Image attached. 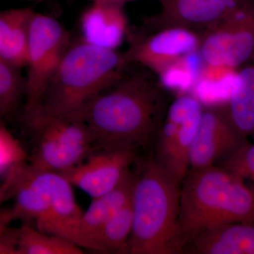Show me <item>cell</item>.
I'll use <instances>...</instances> for the list:
<instances>
[{"instance_id": "30", "label": "cell", "mask_w": 254, "mask_h": 254, "mask_svg": "<svg viewBox=\"0 0 254 254\" xmlns=\"http://www.w3.org/2000/svg\"><path fill=\"white\" fill-rule=\"evenodd\" d=\"M253 60H254V63L252 64H254V58H253Z\"/></svg>"}, {"instance_id": "16", "label": "cell", "mask_w": 254, "mask_h": 254, "mask_svg": "<svg viewBox=\"0 0 254 254\" xmlns=\"http://www.w3.org/2000/svg\"><path fill=\"white\" fill-rule=\"evenodd\" d=\"M135 174L128 171L118 187L108 193L92 198L91 204L82 215L79 224L80 247L93 251L92 238L100 227L120 209L129 203Z\"/></svg>"}, {"instance_id": "19", "label": "cell", "mask_w": 254, "mask_h": 254, "mask_svg": "<svg viewBox=\"0 0 254 254\" xmlns=\"http://www.w3.org/2000/svg\"><path fill=\"white\" fill-rule=\"evenodd\" d=\"M238 69L203 64L193 94L202 105L227 104L235 86Z\"/></svg>"}, {"instance_id": "4", "label": "cell", "mask_w": 254, "mask_h": 254, "mask_svg": "<svg viewBox=\"0 0 254 254\" xmlns=\"http://www.w3.org/2000/svg\"><path fill=\"white\" fill-rule=\"evenodd\" d=\"M254 223V190L224 168L190 170L181 183L178 225L185 249L211 227Z\"/></svg>"}, {"instance_id": "15", "label": "cell", "mask_w": 254, "mask_h": 254, "mask_svg": "<svg viewBox=\"0 0 254 254\" xmlns=\"http://www.w3.org/2000/svg\"><path fill=\"white\" fill-rule=\"evenodd\" d=\"M185 253L254 254V223L234 222L209 228L187 244Z\"/></svg>"}, {"instance_id": "1", "label": "cell", "mask_w": 254, "mask_h": 254, "mask_svg": "<svg viewBox=\"0 0 254 254\" xmlns=\"http://www.w3.org/2000/svg\"><path fill=\"white\" fill-rule=\"evenodd\" d=\"M129 66L80 115L78 120L91 133L95 151H137L158 137L170 105L167 91L153 73L142 66L129 71Z\"/></svg>"}, {"instance_id": "21", "label": "cell", "mask_w": 254, "mask_h": 254, "mask_svg": "<svg viewBox=\"0 0 254 254\" xmlns=\"http://www.w3.org/2000/svg\"><path fill=\"white\" fill-rule=\"evenodd\" d=\"M17 254H82L83 249L71 241L50 235L28 225L15 228Z\"/></svg>"}, {"instance_id": "17", "label": "cell", "mask_w": 254, "mask_h": 254, "mask_svg": "<svg viewBox=\"0 0 254 254\" xmlns=\"http://www.w3.org/2000/svg\"><path fill=\"white\" fill-rule=\"evenodd\" d=\"M34 12L28 7L0 11V56L18 68L26 64L30 25Z\"/></svg>"}, {"instance_id": "3", "label": "cell", "mask_w": 254, "mask_h": 254, "mask_svg": "<svg viewBox=\"0 0 254 254\" xmlns=\"http://www.w3.org/2000/svg\"><path fill=\"white\" fill-rule=\"evenodd\" d=\"M130 64L125 53L117 50L104 49L83 40L69 45L48 83L41 105L22 117L38 114L78 120L87 103L121 77Z\"/></svg>"}, {"instance_id": "8", "label": "cell", "mask_w": 254, "mask_h": 254, "mask_svg": "<svg viewBox=\"0 0 254 254\" xmlns=\"http://www.w3.org/2000/svg\"><path fill=\"white\" fill-rule=\"evenodd\" d=\"M198 53L203 64L227 66L235 69L253 59V0L202 32Z\"/></svg>"}, {"instance_id": "9", "label": "cell", "mask_w": 254, "mask_h": 254, "mask_svg": "<svg viewBox=\"0 0 254 254\" xmlns=\"http://www.w3.org/2000/svg\"><path fill=\"white\" fill-rule=\"evenodd\" d=\"M201 33L190 28L168 27L133 36L125 52L128 64L138 65L158 76L169 65L198 51Z\"/></svg>"}, {"instance_id": "6", "label": "cell", "mask_w": 254, "mask_h": 254, "mask_svg": "<svg viewBox=\"0 0 254 254\" xmlns=\"http://www.w3.org/2000/svg\"><path fill=\"white\" fill-rule=\"evenodd\" d=\"M68 32L55 18L34 12L28 36L23 115L38 109L55 70L69 46Z\"/></svg>"}, {"instance_id": "7", "label": "cell", "mask_w": 254, "mask_h": 254, "mask_svg": "<svg viewBox=\"0 0 254 254\" xmlns=\"http://www.w3.org/2000/svg\"><path fill=\"white\" fill-rule=\"evenodd\" d=\"M203 110L193 94L179 95L169 105L158 133L155 160L180 184L190 170V150Z\"/></svg>"}, {"instance_id": "28", "label": "cell", "mask_w": 254, "mask_h": 254, "mask_svg": "<svg viewBox=\"0 0 254 254\" xmlns=\"http://www.w3.org/2000/svg\"><path fill=\"white\" fill-rule=\"evenodd\" d=\"M140 1V0H93V1H99V2L111 3V4H115L122 5L124 6L126 3L131 2V1ZM158 1L162 2L163 0H158Z\"/></svg>"}, {"instance_id": "20", "label": "cell", "mask_w": 254, "mask_h": 254, "mask_svg": "<svg viewBox=\"0 0 254 254\" xmlns=\"http://www.w3.org/2000/svg\"><path fill=\"white\" fill-rule=\"evenodd\" d=\"M132 228L131 200L100 227L92 238L93 251L100 254H128Z\"/></svg>"}, {"instance_id": "26", "label": "cell", "mask_w": 254, "mask_h": 254, "mask_svg": "<svg viewBox=\"0 0 254 254\" xmlns=\"http://www.w3.org/2000/svg\"><path fill=\"white\" fill-rule=\"evenodd\" d=\"M0 254H17L14 227H7L0 233Z\"/></svg>"}, {"instance_id": "11", "label": "cell", "mask_w": 254, "mask_h": 254, "mask_svg": "<svg viewBox=\"0 0 254 254\" xmlns=\"http://www.w3.org/2000/svg\"><path fill=\"white\" fill-rule=\"evenodd\" d=\"M136 158L135 150H96L82 163L59 173L94 198L118 187Z\"/></svg>"}, {"instance_id": "27", "label": "cell", "mask_w": 254, "mask_h": 254, "mask_svg": "<svg viewBox=\"0 0 254 254\" xmlns=\"http://www.w3.org/2000/svg\"><path fill=\"white\" fill-rule=\"evenodd\" d=\"M17 220L14 208H0V233L4 231L9 224Z\"/></svg>"}, {"instance_id": "29", "label": "cell", "mask_w": 254, "mask_h": 254, "mask_svg": "<svg viewBox=\"0 0 254 254\" xmlns=\"http://www.w3.org/2000/svg\"><path fill=\"white\" fill-rule=\"evenodd\" d=\"M27 1H46V0H27Z\"/></svg>"}, {"instance_id": "22", "label": "cell", "mask_w": 254, "mask_h": 254, "mask_svg": "<svg viewBox=\"0 0 254 254\" xmlns=\"http://www.w3.org/2000/svg\"><path fill=\"white\" fill-rule=\"evenodd\" d=\"M203 63L198 51L182 57L158 75V81L166 91L179 92V95L193 91L199 77Z\"/></svg>"}, {"instance_id": "10", "label": "cell", "mask_w": 254, "mask_h": 254, "mask_svg": "<svg viewBox=\"0 0 254 254\" xmlns=\"http://www.w3.org/2000/svg\"><path fill=\"white\" fill-rule=\"evenodd\" d=\"M21 167L46 200L48 222L46 233L63 237L80 247L79 224L83 211L75 199L72 185L59 173L36 170L26 162Z\"/></svg>"}, {"instance_id": "12", "label": "cell", "mask_w": 254, "mask_h": 254, "mask_svg": "<svg viewBox=\"0 0 254 254\" xmlns=\"http://www.w3.org/2000/svg\"><path fill=\"white\" fill-rule=\"evenodd\" d=\"M252 0H163L157 14L145 19L146 32L168 27L200 32L226 18Z\"/></svg>"}, {"instance_id": "13", "label": "cell", "mask_w": 254, "mask_h": 254, "mask_svg": "<svg viewBox=\"0 0 254 254\" xmlns=\"http://www.w3.org/2000/svg\"><path fill=\"white\" fill-rule=\"evenodd\" d=\"M224 110H203L190 154V170L213 166L219 159L229 156L245 143Z\"/></svg>"}, {"instance_id": "18", "label": "cell", "mask_w": 254, "mask_h": 254, "mask_svg": "<svg viewBox=\"0 0 254 254\" xmlns=\"http://www.w3.org/2000/svg\"><path fill=\"white\" fill-rule=\"evenodd\" d=\"M227 118L242 136L254 134V65L239 70L226 104Z\"/></svg>"}, {"instance_id": "31", "label": "cell", "mask_w": 254, "mask_h": 254, "mask_svg": "<svg viewBox=\"0 0 254 254\" xmlns=\"http://www.w3.org/2000/svg\"><path fill=\"white\" fill-rule=\"evenodd\" d=\"M1 203H1V200H0V204H1Z\"/></svg>"}, {"instance_id": "2", "label": "cell", "mask_w": 254, "mask_h": 254, "mask_svg": "<svg viewBox=\"0 0 254 254\" xmlns=\"http://www.w3.org/2000/svg\"><path fill=\"white\" fill-rule=\"evenodd\" d=\"M181 184L154 158L135 174L129 254L185 253L178 220Z\"/></svg>"}, {"instance_id": "5", "label": "cell", "mask_w": 254, "mask_h": 254, "mask_svg": "<svg viewBox=\"0 0 254 254\" xmlns=\"http://www.w3.org/2000/svg\"><path fill=\"white\" fill-rule=\"evenodd\" d=\"M22 118L34 144L28 164L36 170L61 173L95 150L91 133L81 121L38 114Z\"/></svg>"}, {"instance_id": "25", "label": "cell", "mask_w": 254, "mask_h": 254, "mask_svg": "<svg viewBox=\"0 0 254 254\" xmlns=\"http://www.w3.org/2000/svg\"><path fill=\"white\" fill-rule=\"evenodd\" d=\"M225 170L245 180L254 179V143L241 145L227 156Z\"/></svg>"}, {"instance_id": "23", "label": "cell", "mask_w": 254, "mask_h": 254, "mask_svg": "<svg viewBox=\"0 0 254 254\" xmlns=\"http://www.w3.org/2000/svg\"><path fill=\"white\" fill-rule=\"evenodd\" d=\"M19 68L0 56V115L11 118L25 97V81Z\"/></svg>"}, {"instance_id": "14", "label": "cell", "mask_w": 254, "mask_h": 254, "mask_svg": "<svg viewBox=\"0 0 254 254\" xmlns=\"http://www.w3.org/2000/svg\"><path fill=\"white\" fill-rule=\"evenodd\" d=\"M122 5L93 1L82 14V40L104 49L116 50L128 31V18Z\"/></svg>"}, {"instance_id": "32", "label": "cell", "mask_w": 254, "mask_h": 254, "mask_svg": "<svg viewBox=\"0 0 254 254\" xmlns=\"http://www.w3.org/2000/svg\"><path fill=\"white\" fill-rule=\"evenodd\" d=\"M252 181H253L254 182V180H252Z\"/></svg>"}, {"instance_id": "24", "label": "cell", "mask_w": 254, "mask_h": 254, "mask_svg": "<svg viewBox=\"0 0 254 254\" xmlns=\"http://www.w3.org/2000/svg\"><path fill=\"white\" fill-rule=\"evenodd\" d=\"M28 155L17 139L0 121V170L27 161Z\"/></svg>"}]
</instances>
